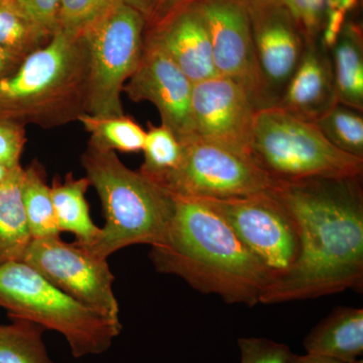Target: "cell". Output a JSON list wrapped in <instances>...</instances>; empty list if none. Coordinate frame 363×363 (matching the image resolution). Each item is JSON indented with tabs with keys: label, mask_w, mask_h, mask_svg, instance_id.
<instances>
[{
	"label": "cell",
	"mask_w": 363,
	"mask_h": 363,
	"mask_svg": "<svg viewBox=\"0 0 363 363\" xmlns=\"http://www.w3.org/2000/svg\"><path fill=\"white\" fill-rule=\"evenodd\" d=\"M269 191L293 217L300 250L292 269L267 286L260 304L362 291V176L276 182Z\"/></svg>",
	"instance_id": "6da1fadb"
},
{
	"label": "cell",
	"mask_w": 363,
	"mask_h": 363,
	"mask_svg": "<svg viewBox=\"0 0 363 363\" xmlns=\"http://www.w3.org/2000/svg\"><path fill=\"white\" fill-rule=\"evenodd\" d=\"M172 196L168 228L150 253L157 271L179 277L195 290L218 296L228 304H259L272 281L266 267L204 200Z\"/></svg>",
	"instance_id": "7a4b0ae2"
},
{
	"label": "cell",
	"mask_w": 363,
	"mask_h": 363,
	"mask_svg": "<svg viewBox=\"0 0 363 363\" xmlns=\"http://www.w3.org/2000/svg\"><path fill=\"white\" fill-rule=\"evenodd\" d=\"M88 54L84 40L57 30L0 80V118L44 128L87 113Z\"/></svg>",
	"instance_id": "3957f363"
},
{
	"label": "cell",
	"mask_w": 363,
	"mask_h": 363,
	"mask_svg": "<svg viewBox=\"0 0 363 363\" xmlns=\"http://www.w3.org/2000/svg\"><path fill=\"white\" fill-rule=\"evenodd\" d=\"M82 164L105 217L97 240L86 248L107 259L130 245H157L173 214V196L140 171L128 168L111 150L88 145Z\"/></svg>",
	"instance_id": "277c9868"
},
{
	"label": "cell",
	"mask_w": 363,
	"mask_h": 363,
	"mask_svg": "<svg viewBox=\"0 0 363 363\" xmlns=\"http://www.w3.org/2000/svg\"><path fill=\"white\" fill-rule=\"evenodd\" d=\"M0 306L13 319L61 333L76 358L101 354L123 330L121 320L82 304L23 262L0 264Z\"/></svg>",
	"instance_id": "5b68a950"
},
{
	"label": "cell",
	"mask_w": 363,
	"mask_h": 363,
	"mask_svg": "<svg viewBox=\"0 0 363 363\" xmlns=\"http://www.w3.org/2000/svg\"><path fill=\"white\" fill-rule=\"evenodd\" d=\"M250 155L274 183L363 174V159L336 149L315 123L276 105L255 114Z\"/></svg>",
	"instance_id": "8992f818"
},
{
	"label": "cell",
	"mask_w": 363,
	"mask_h": 363,
	"mask_svg": "<svg viewBox=\"0 0 363 363\" xmlns=\"http://www.w3.org/2000/svg\"><path fill=\"white\" fill-rule=\"evenodd\" d=\"M147 21L116 1L82 35L88 54L87 113L123 116L121 93L142 59Z\"/></svg>",
	"instance_id": "52a82bcc"
},
{
	"label": "cell",
	"mask_w": 363,
	"mask_h": 363,
	"mask_svg": "<svg viewBox=\"0 0 363 363\" xmlns=\"http://www.w3.org/2000/svg\"><path fill=\"white\" fill-rule=\"evenodd\" d=\"M182 143L180 164L157 184L171 195L233 199L264 192L274 186V182L252 157L197 135Z\"/></svg>",
	"instance_id": "ba28073f"
},
{
	"label": "cell",
	"mask_w": 363,
	"mask_h": 363,
	"mask_svg": "<svg viewBox=\"0 0 363 363\" xmlns=\"http://www.w3.org/2000/svg\"><path fill=\"white\" fill-rule=\"evenodd\" d=\"M202 200L229 224L272 281L292 269L300 250L297 226L269 189L247 197Z\"/></svg>",
	"instance_id": "9c48e42d"
},
{
	"label": "cell",
	"mask_w": 363,
	"mask_h": 363,
	"mask_svg": "<svg viewBox=\"0 0 363 363\" xmlns=\"http://www.w3.org/2000/svg\"><path fill=\"white\" fill-rule=\"evenodd\" d=\"M21 262L82 304L119 320L114 276L107 259L55 235L33 240Z\"/></svg>",
	"instance_id": "30bf717a"
},
{
	"label": "cell",
	"mask_w": 363,
	"mask_h": 363,
	"mask_svg": "<svg viewBox=\"0 0 363 363\" xmlns=\"http://www.w3.org/2000/svg\"><path fill=\"white\" fill-rule=\"evenodd\" d=\"M195 4L206 23L218 75L242 85L259 109L271 106L255 56L247 2L198 0Z\"/></svg>",
	"instance_id": "8fae6325"
},
{
	"label": "cell",
	"mask_w": 363,
	"mask_h": 363,
	"mask_svg": "<svg viewBox=\"0 0 363 363\" xmlns=\"http://www.w3.org/2000/svg\"><path fill=\"white\" fill-rule=\"evenodd\" d=\"M191 107L196 135L250 157L259 108L242 85L223 76L194 83Z\"/></svg>",
	"instance_id": "7c38bea8"
},
{
	"label": "cell",
	"mask_w": 363,
	"mask_h": 363,
	"mask_svg": "<svg viewBox=\"0 0 363 363\" xmlns=\"http://www.w3.org/2000/svg\"><path fill=\"white\" fill-rule=\"evenodd\" d=\"M194 83L166 52L143 40L140 65L123 87L133 101H149L157 107L162 125L182 143L196 135L192 101Z\"/></svg>",
	"instance_id": "4fadbf2b"
},
{
	"label": "cell",
	"mask_w": 363,
	"mask_h": 363,
	"mask_svg": "<svg viewBox=\"0 0 363 363\" xmlns=\"http://www.w3.org/2000/svg\"><path fill=\"white\" fill-rule=\"evenodd\" d=\"M247 6L260 75L274 106L300 63L305 40L281 0Z\"/></svg>",
	"instance_id": "5bb4252c"
},
{
	"label": "cell",
	"mask_w": 363,
	"mask_h": 363,
	"mask_svg": "<svg viewBox=\"0 0 363 363\" xmlns=\"http://www.w3.org/2000/svg\"><path fill=\"white\" fill-rule=\"evenodd\" d=\"M143 40L166 52L193 83L219 76L206 23L195 4L145 28Z\"/></svg>",
	"instance_id": "9a60e30c"
},
{
	"label": "cell",
	"mask_w": 363,
	"mask_h": 363,
	"mask_svg": "<svg viewBox=\"0 0 363 363\" xmlns=\"http://www.w3.org/2000/svg\"><path fill=\"white\" fill-rule=\"evenodd\" d=\"M338 104L331 57L319 40L305 42L302 58L276 106L315 121Z\"/></svg>",
	"instance_id": "2e32d148"
},
{
	"label": "cell",
	"mask_w": 363,
	"mask_h": 363,
	"mask_svg": "<svg viewBox=\"0 0 363 363\" xmlns=\"http://www.w3.org/2000/svg\"><path fill=\"white\" fill-rule=\"evenodd\" d=\"M308 354L332 358L345 363H362L363 354L362 308L334 309L304 340Z\"/></svg>",
	"instance_id": "e0dca14e"
},
{
	"label": "cell",
	"mask_w": 363,
	"mask_h": 363,
	"mask_svg": "<svg viewBox=\"0 0 363 363\" xmlns=\"http://www.w3.org/2000/svg\"><path fill=\"white\" fill-rule=\"evenodd\" d=\"M23 169H11L0 184V264L21 262L33 240L23 201Z\"/></svg>",
	"instance_id": "ac0fdd59"
},
{
	"label": "cell",
	"mask_w": 363,
	"mask_h": 363,
	"mask_svg": "<svg viewBox=\"0 0 363 363\" xmlns=\"http://www.w3.org/2000/svg\"><path fill=\"white\" fill-rule=\"evenodd\" d=\"M330 52L338 104L363 111L362 25L347 18Z\"/></svg>",
	"instance_id": "d6986e66"
},
{
	"label": "cell",
	"mask_w": 363,
	"mask_h": 363,
	"mask_svg": "<svg viewBox=\"0 0 363 363\" xmlns=\"http://www.w3.org/2000/svg\"><path fill=\"white\" fill-rule=\"evenodd\" d=\"M87 178L66 177L65 181L55 179L51 186L55 218L60 233H70L76 238L75 242L90 247L99 236L101 228L91 218L86 192L89 187Z\"/></svg>",
	"instance_id": "ffe728a7"
},
{
	"label": "cell",
	"mask_w": 363,
	"mask_h": 363,
	"mask_svg": "<svg viewBox=\"0 0 363 363\" xmlns=\"http://www.w3.org/2000/svg\"><path fill=\"white\" fill-rule=\"evenodd\" d=\"M90 135L89 145L111 152H138L143 149L147 131L130 117L84 113L78 118Z\"/></svg>",
	"instance_id": "44dd1931"
},
{
	"label": "cell",
	"mask_w": 363,
	"mask_h": 363,
	"mask_svg": "<svg viewBox=\"0 0 363 363\" xmlns=\"http://www.w3.org/2000/svg\"><path fill=\"white\" fill-rule=\"evenodd\" d=\"M23 201L33 240L61 234L55 218L51 186L37 162L23 169Z\"/></svg>",
	"instance_id": "7402d4cb"
},
{
	"label": "cell",
	"mask_w": 363,
	"mask_h": 363,
	"mask_svg": "<svg viewBox=\"0 0 363 363\" xmlns=\"http://www.w3.org/2000/svg\"><path fill=\"white\" fill-rule=\"evenodd\" d=\"M0 326V363H54L48 354L45 329L26 320Z\"/></svg>",
	"instance_id": "603a6c76"
},
{
	"label": "cell",
	"mask_w": 363,
	"mask_h": 363,
	"mask_svg": "<svg viewBox=\"0 0 363 363\" xmlns=\"http://www.w3.org/2000/svg\"><path fill=\"white\" fill-rule=\"evenodd\" d=\"M145 162L140 172L159 184L178 168L184 154V145L167 126H150L143 149Z\"/></svg>",
	"instance_id": "cb8c5ba5"
},
{
	"label": "cell",
	"mask_w": 363,
	"mask_h": 363,
	"mask_svg": "<svg viewBox=\"0 0 363 363\" xmlns=\"http://www.w3.org/2000/svg\"><path fill=\"white\" fill-rule=\"evenodd\" d=\"M315 124L336 149L363 159L362 111L337 104Z\"/></svg>",
	"instance_id": "d4e9b609"
},
{
	"label": "cell",
	"mask_w": 363,
	"mask_h": 363,
	"mask_svg": "<svg viewBox=\"0 0 363 363\" xmlns=\"http://www.w3.org/2000/svg\"><path fill=\"white\" fill-rule=\"evenodd\" d=\"M51 33L32 23L11 4L0 0V45L28 55L47 44Z\"/></svg>",
	"instance_id": "484cf974"
},
{
	"label": "cell",
	"mask_w": 363,
	"mask_h": 363,
	"mask_svg": "<svg viewBox=\"0 0 363 363\" xmlns=\"http://www.w3.org/2000/svg\"><path fill=\"white\" fill-rule=\"evenodd\" d=\"M116 0H61L59 30L78 39Z\"/></svg>",
	"instance_id": "4316f807"
},
{
	"label": "cell",
	"mask_w": 363,
	"mask_h": 363,
	"mask_svg": "<svg viewBox=\"0 0 363 363\" xmlns=\"http://www.w3.org/2000/svg\"><path fill=\"white\" fill-rule=\"evenodd\" d=\"M305 42L319 40L327 11V0H281Z\"/></svg>",
	"instance_id": "83f0119b"
},
{
	"label": "cell",
	"mask_w": 363,
	"mask_h": 363,
	"mask_svg": "<svg viewBox=\"0 0 363 363\" xmlns=\"http://www.w3.org/2000/svg\"><path fill=\"white\" fill-rule=\"evenodd\" d=\"M240 363H289L291 352L286 344L267 338H240Z\"/></svg>",
	"instance_id": "f1b7e54d"
},
{
	"label": "cell",
	"mask_w": 363,
	"mask_h": 363,
	"mask_svg": "<svg viewBox=\"0 0 363 363\" xmlns=\"http://www.w3.org/2000/svg\"><path fill=\"white\" fill-rule=\"evenodd\" d=\"M11 4L32 23L54 35L59 30L61 0H11Z\"/></svg>",
	"instance_id": "f546056e"
},
{
	"label": "cell",
	"mask_w": 363,
	"mask_h": 363,
	"mask_svg": "<svg viewBox=\"0 0 363 363\" xmlns=\"http://www.w3.org/2000/svg\"><path fill=\"white\" fill-rule=\"evenodd\" d=\"M26 143L23 125L0 118V164L9 169L18 166Z\"/></svg>",
	"instance_id": "4dcf8cb0"
},
{
	"label": "cell",
	"mask_w": 363,
	"mask_h": 363,
	"mask_svg": "<svg viewBox=\"0 0 363 363\" xmlns=\"http://www.w3.org/2000/svg\"><path fill=\"white\" fill-rule=\"evenodd\" d=\"M347 14L336 9L327 7L323 28L319 38V44L325 51L330 52L337 43L339 35L342 32Z\"/></svg>",
	"instance_id": "1f68e13d"
},
{
	"label": "cell",
	"mask_w": 363,
	"mask_h": 363,
	"mask_svg": "<svg viewBox=\"0 0 363 363\" xmlns=\"http://www.w3.org/2000/svg\"><path fill=\"white\" fill-rule=\"evenodd\" d=\"M198 0H157V6L152 11V16L147 21L145 28H152V26L162 23L174 13H178L181 9L192 6Z\"/></svg>",
	"instance_id": "d6a6232c"
},
{
	"label": "cell",
	"mask_w": 363,
	"mask_h": 363,
	"mask_svg": "<svg viewBox=\"0 0 363 363\" xmlns=\"http://www.w3.org/2000/svg\"><path fill=\"white\" fill-rule=\"evenodd\" d=\"M25 58L26 55L0 45V80L13 74Z\"/></svg>",
	"instance_id": "836d02e7"
},
{
	"label": "cell",
	"mask_w": 363,
	"mask_h": 363,
	"mask_svg": "<svg viewBox=\"0 0 363 363\" xmlns=\"http://www.w3.org/2000/svg\"><path fill=\"white\" fill-rule=\"evenodd\" d=\"M117 1L123 2L126 6L135 9L138 13L143 14L147 23L157 6V0H117Z\"/></svg>",
	"instance_id": "e575fe53"
},
{
	"label": "cell",
	"mask_w": 363,
	"mask_h": 363,
	"mask_svg": "<svg viewBox=\"0 0 363 363\" xmlns=\"http://www.w3.org/2000/svg\"><path fill=\"white\" fill-rule=\"evenodd\" d=\"M289 363H345L339 362V360L332 359V358L319 357V355L308 354L305 355H291ZM363 363V362H362Z\"/></svg>",
	"instance_id": "d590c367"
},
{
	"label": "cell",
	"mask_w": 363,
	"mask_h": 363,
	"mask_svg": "<svg viewBox=\"0 0 363 363\" xmlns=\"http://www.w3.org/2000/svg\"><path fill=\"white\" fill-rule=\"evenodd\" d=\"M359 0H327V7L336 9L348 14L357 7Z\"/></svg>",
	"instance_id": "8d00e7d4"
},
{
	"label": "cell",
	"mask_w": 363,
	"mask_h": 363,
	"mask_svg": "<svg viewBox=\"0 0 363 363\" xmlns=\"http://www.w3.org/2000/svg\"><path fill=\"white\" fill-rule=\"evenodd\" d=\"M11 169H9L7 167L4 166V164H0V184L6 180L7 175H9V172H11Z\"/></svg>",
	"instance_id": "74e56055"
},
{
	"label": "cell",
	"mask_w": 363,
	"mask_h": 363,
	"mask_svg": "<svg viewBox=\"0 0 363 363\" xmlns=\"http://www.w3.org/2000/svg\"><path fill=\"white\" fill-rule=\"evenodd\" d=\"M247 4H264V2L277 1V0H245Z\"/></svg>",
	"instance_id": "f35d334b"
}]
</instances>
